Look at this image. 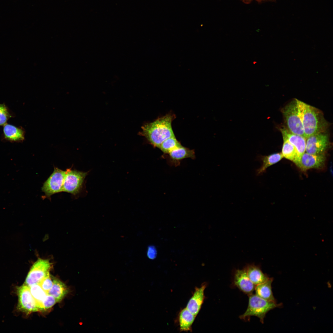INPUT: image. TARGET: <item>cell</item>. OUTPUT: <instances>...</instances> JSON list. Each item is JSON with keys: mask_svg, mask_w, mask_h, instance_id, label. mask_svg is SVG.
<instances>
[{"mask_svg": "<svg viewBox=\"0 0 333 333\" xmlns=\"http://www.w3.org/2000/svg\"><path fill=\"white\" fill-rule=\"evenodd\" d=\"M175 118V115L172 113H168L144 125L141 134L153 146L158 148L165 140L175 136L171 126Z\"/></svg>", "mask_w": 333, "mask_h": 333, "instance_id": "cell-1", "label": "cell"}, {"mask_svg": "<svg viewBox=\"0 0 333 333\" xmlns=\"http://www.w3.org/2000/svg\"><path fill=\"white\" fill-rule=\"evenodd\" d=\"M306 138L317 133L326 132L328 123L322 112L315 107L296 99Z\"/></svg>", "mask_w": 333, "mask_h": 333, "instance_id": "cell-2", "label": "cell"}, {"mask_svg": "<svg viewBox=\"0 0 333 333\" xmlns=\"http://www.w3.org/2000/svg\"><path fill=\"white\" fill-rule=\"evenodd\" d=\"M248 296L249 304L247 309L243 314L239 316L240 319L245 320H249L251 316H255L259 318L260 322L263 323L267 313L282 305V303L278 304L276 302L264 299L256 294H252Z\"/></svg>", "mask_w": 333, "mask_h": 333, "instance_id": "cell-3", "label": "cell"}, {"mask_svg": "<svg viewBox=\"0 0 333 333\" xmlns=\"http://www.w3.org/2000/svg\"><path fill=\"white\" fill-rule=\"evenodd\" d=\"M286 125L290 132L305 137L302 123L296 99L290 101L282 110Z\"/></svg>", "mask_w": 333, "mask_h": 333, "instance_id": "cell-4", "label": "cell"}, {"mask_svg": "<svg viewBox=\"0 0 333 333\" xmlns=\"http://www.w3.org/2000/svg\"><path fill=\"white\" fill-rule=\"evenodd\" d=\"M88 172H84L70 168L66 169L63 185V192L73 195L78 194L83 187Z\"/></svg>", "mask_w": 333, "mask_h": 333, "instance_id": "cell-5", "label": "cell"}, {"mask_svg": "<svg viewBox=\"0 0 333 333\" xmlns=\"http://www.w3.org/2000/svg\"><path fill=\"white\" fill-rule=\"evenodd\" d=\"M66 171L54 167L53 173L44 182L42 191L45 197L49 199L54 194L63 192Z\"/></svg>", "mask_w": 333, "mask_h": 333, "instance_id": "cell-6", "label": "cell"}, {"mask_svg": "<svg viewBox=\"0 0 333 333\" xmlns=\"http://www.w3.org/2000/svg\"><path fill=\"white\" fill-rule=\"evenodd\" d=\"M52 264L47 259L39 258L31 267L26 278L25 284L30 287L39 284L48 273Z\"/></svg>", "mask_w": 333, "mask_h": 333, "instance_id": "cell-7", "label": "cell"}, {"mask_svg": "<svg viewBox=\"0 0 333 333\" xmlns=\"http://www.w3.org/2000/svg\"><path fill=\"white\" fill-rule=\"evenodd\" d=\"M330 145L326 132L311 135L306 138L305 152L313 154H325Z\"/></svg>", "mask_w": 333, "mask_h": 333, "instance_id": "cell-8", "label": "cell"}, {"mask_svg": "<svg viewBox=\"0 0 333 333\" xmlns=\"http://www.w3.org/2000/svg\"><path fill=\"white\" fill-rule=\"evenodd\" d=\"M18 308L26 314L39 310L36 302L31 292L29 287L25 284L18 289Z\"/></svg>", "mask_w": 333, "mask_h": 333, "instance_id": "cell-9", "label": "cell"}, {"mask_svg": "<svg viewBox=\"0 0 333 333\" xmlns=\"http://www.w3.org/2000/svg\"><path fill=\"white\" fill-rule=\"evenodd\" d=\"M325 160V154H313L305 152L294 163L301 170L305 171L311 169L322 168Z\"/></svg>", "mask_w": 333, "mask_h": 333, "instance_id": "cell-10", "label": "cell"}, {"mask_svg": "<svg viewBox=\"0 0 333 333\" xmlns=\"http://www.w3.org/2000/svg\"><path fill=\"white\" fill-rule=\"evenodd\" d=\"M234 283L240 290L248 295L252 294L256 286L249 278L244 268L235 271Z\"/></svg>", "mask_w": 333, "mask_h": 333, "instance_id": "cell-11", "label": "cell"}, {"mask_svg": "<svg viewBox=\"0 0 333 333\" xmlns=\"http://www.w3.org/2000/svg\"><path fill=\"white\" fill-rule=\"evenodd\" d=\"M167 160L171 165L175 166L180 164V161L186 158H195L194 150L183 146L182 145L171 151L167 154Z\"/></svg>", "mask_w": 333, "mask_h": 333, "instance_id": "cell-12", "label": "cell"}, {"mask_svg": "<svg viewBox=\"0 0 333 333\" xmlns=\"http://www.w3.org/2000/svg\"><path fill=\"white\" fill-rule=\"evenodd\" d=\"M207 284L203 283L199 287H196L189 301L186 308L196 316L199 312L203 303L205 296L204 291Z\"/></svg>", "mask_w": 333, "mask_h": 333, "instance_id": "cell-13", "label": "cell"}, {"mask_svg": "<svg viewBox=\"0 0 333 333\" xmlns=\"http://www.w3.org/2000/svg\"><path fill=\"white\" fill-rule=\"evenodd\" d=\"M283 138H286L295 148L300 156L305 152L306 138L290 132L285 127L280 128Z\"/></svg>", "mask_w": 333, "mask_h": 333, "instance_id": "cell-14", "label": "cell"}, {"mask_svg": "<svg viewBox=\"0 0 333 333\" xmlns=\"http://www.w3.org/2000/svg\"><path fill=\"white\" fill-rule=\"evenodd\" d=\"M3 131L4 138L10 142H22L25 139V131L21 127L6 124L4 125Z\"/></svg>", "mask_w": 333, "mask_h": 333, "instance_id": "cell-15", "label": "cell"}, {"mask_svg": "<svg viewBox=\"0 0 333 333\" xmlns=\"http://www.w3.org/2000/svg\"><path fill=\"white\" fill-rule=\"evenodd\" d=\"M244 268L249 278L255 286L265 282L269 278L263 272L259 266L249 264Z\"/></svg>", "mask_w": 333, "mask_h": 333, "instance_id": "cell-16", "label": "cell"}, {"mask_svg": "<svg viewBox=\"0 0 333 333\" xmlns=\"http://www.w3.org/2000/svg\"><path fill=\"white\" fill-rule=\"evenodd\" d=\"M283 158L281 153H275L270 154L258 155L257 159L262 162L261 166L256 171V175H260L264 173L267 169L280 161Z\"/></svg>", "mask_w": 333, "mask_h": 333, "instance_id": "cell-17", "label": "cell"}, {"mask_svg": "<svg viewBox=\"0 0 333 333\" xmlns=\"http://www.w3.org/2000/svg\"><path fill=\"white\" fill-rule=\"evenodd\" d=\"M196 316L191 313L186 308L182 309L179 313L178 321L180 330L181 331H191L192 326Z\"/></svg>", "mask_w": 333, "mask_h": 333, "instance_id": "cell-18", "label": "cell"}, {"mask_svg": "<svg viewBox=\"0 0 333 333\" xmlns=\"http://www.w3.org/2000/svg\"><path fill=\"white\" fill-rule=\"evenodd\" d=\"M273 281V278H269L265 282L256 286L255 294L264 299L276 302L272 290Z\"/></svg>", "mask_w": 333, "mask_h": 333, "instance_id": "cell-19", "label": "cell"}, {"mask_svg": "<svg viewBox=\"0 0 333 333\" xmlns=\"http://www.w3.org/2000/svg\"><path fill=\"white\" fill-rule=\"evenodd\" d=\"M52 286L47 294L53 296L57 302H59L68 293V289L66 285L58 279L54 278Z\"/></svg>", "mask_w": 333, "mask_h": 333, "instance_id": "cell-20", "label": "cell"}, {"mask_svg": "<svg viewBox=\"0 0 333 333\" xmlns=\"http://www.w3.org/2000/svg\"><path fill=\"white\" fill-rule=\"evenodd\" d=\"M282 154L283 157L294 163L300 157L296 149L287 139L283 138Z\"/></svg>", "mask_w": 333, "mask_h": 333, "instance_id": "cell-21", "label": "cell"}, {"mask_svg": "<svg viewBox=\"0 0 333 333\" xmlns=\"http://www.w3.org/2000/svg\"><path fill=\"white\" fill-rule=\"evenodd\" d=\"M31 294L36 302L39 311H42V303L46 298L47 294L38 284L29 287Z\"/></svg>", "mask_w": 333, "mask_h": 333, "instance_id": "cell-22", "label": "cell"}, {"mask_svg": "<svg viewBox=\"0 0 333 333\" xmlns=\"http://www.w3.org/2000/svg\"><path fill=\"white\" fill-rule=\"evenodd\" d=\"M181 146V143L177 140L174 136L165 140L160 144L158 148L165 154H166Z\"/></svg>", "mask_w": 333, "mask_h": 333, "instance_id": "cell-23", "label": "cell"}, {"mask_svg": "<svg viewBox=\"0 0 333 333\" xmlns=\"http://www.w3.org/2000/svg\"><path fill=\"white\" fill-rule=\"evenodd\" d=\"M12 116L4 104H0V126L6 124Z\"/></svg>", "mask_w": 333, "mask_h": 333, "instance_id": "cell-24", "label": "cell"}, {"mask_svg": "<svg viewBox=\"0 0 333 333\" xmlns=\"http://www.w3.org/2000/svg\"><path fill=\"white\" fill-rule=\"evenodd\" d=\"M41 288L47 294L53 284L50 273H48L38 284Z\"/></svg>", "mask_w": 333, "mask_h": 333, "instance_id": "cell-25", "label": "cell"}, {"mask_svg": "<svg viewBox=\"0 0 333 333\" xmlns=\"http://www.w3.org/2000/svg\"><path fill=\"white\" fill-rule=\"evenodd\" d=\"M57 302L55 298L52 296L47 294L42 303V311L51 308Z\"/></svg>", "mask_w": 333, "mask_h": 333, "instance_id": "cell-26", "label": "cell"}, {"mask_svg": "<svg viewBox=\"0 0 333 333\" xmlns=\"http://www.w3.org/2000/svg\"><path fill=\"white\" fill-rule=\"evenodd\" d=\"M146 253L147 256L149 259L154 260L156 258L157 255V251L155 247L152 245L149 246Z\"/></svg>", "mask_w": 333, "mask_h": 333, "instance_id": "cell-27", "label": "cell"}, {"mask_svg": "<svg viewBox=\"0 0 333 333\" xmlns=\"http://www.w3.org/2000/svg\"><path fill=\"white\" fill-rule=\"evenodd\" d=\"M244 3H249L250 2L253 0H242ZM258 1H262L264 0H257Z\"/></svg>", "mask_w": 333, "mask_h": 333, "instance_id": "cell-28", "label": "cell"}]
</instances>
